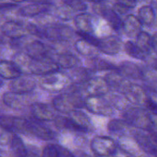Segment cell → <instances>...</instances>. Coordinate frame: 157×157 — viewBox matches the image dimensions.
Returning a JSON list of instances; mask_svg holds the SVG:
<instances>
[{
    "label": "cell",
    "mask_w": 157,
    "mask_h": 157,
    "mask_svg": "<svg viewBox=\"0 0 157 157\" xmlns=\"http://www.w3.org/2000/svg\"><path fill=\"white\" fill-rule=\"evenodd\" d=\"M86 98H83L81 91L72 90L55 97L52 100V106L62 113H68L80 109L85 107Z\"/></svg>",
    "instance_id": "1"
},
{
    "label": "cell",
    "mask_w": 157,
    "mask_h": 157,
    "mask_svg": "<svg viewBox=\"0 0 157 157\" xmlns=\"http://www.w3.org/2000/svg\"><path fill=\"white\" fill-rule=\"evenodd\" d=\"M124 121L132 127L151 132L155 123L150 115L144 109L139 108H130L123 114Z\"/></svg>",
    "instance_id": "2"
},
{
    "label": "cell",
    "mask_w": 157,
    "mask_h": 157,
    "mask_svg": "<svg viewBox=\"0 0 157 157\" xmlns=\"http://www.w3.org/2000/svg\"><path fill=\"white\" fill-rule=\"evenodd\" d=\"M39 84L40 87L46 91L57 92L69 88L72 81L67 75L60 72H55L41 76Z\"/></svg>",
    "instance_id": "3"
},
{
    "label": "cell",
    "mask_w": 157,
    "mask_h": 157,
    "mask_svg": "<svg viewBox=\"0 0 157 157\" xmlns=\"http://www.w3.org/2000/svg\"><path fill=\"white\" fill-rule=\"evenodd\" d=\"M43 39L52 42H62L71 40L75 33L70 27L60 23H50L42 27Z\"/></svg>",
    "instance_id": "4"
},
{
    "label": "cell",
    "mask_w": 157,
    "mask_h": 157,
    "mask_svg": "<svg viewBox=\"0 0 157 157\" xmlns=\"http://www.w3.org/2000/svg\"><path fill=\"white\" fill-rule=\"evenodd\" d=\"M93 10L103 19H105L112 29L116 31L122 29L123 20L121 19V15H119L112 6H109L103 2H99L94 4Z\"/></svg>",
    "instance_id": "5"
},
{
    "label": "cell",
    "mask_w": 157,
    "mask_h": 157,
    "mask_svg": "<svg viewBox=\"0 0 157 157\" xmlns=\"http://www.w3.org/2000/svg\"><path fill=\"white\" fill-rule=\"evenodd\" d=\"M60 66L58 63L51 57H46L41 60H34L31 58L28 66L27 74L43 76L52 73L58 72Z\"/></svg>",
    "instance_id": "6"
},
{
    "label": "cell",
    "mask_w": 157,
    "mask_h": 157,
    "mask_svg": "<svg viewBox=\"0 0 157 157\" xmlns=\"http://www.w3.org/2000/svg\"><path fill=\"white\" fill-rule=\"evenodd\" d=\"M85 108L91 113L97 115L109 116L113 112L112 105L109 99L103 96L87 97L85 102Z\"/></svg>",
    "instance_id": "7"
},
{
    "label": "cell",
    "mask_w": 157,
    "mask_h": 157,
    "mask_svg": "<svg viewBox=\"0 0 157 157\" xmlns=\"http://www.w3.org/2000/svg\"><path fill=\"white\" fill-rule=\"evenodd\" d=\"M92 152L100 157H109L114 155L117 153L116 143L107 136H97L95 137L90 144Z\"/></svg>",
    "instance_id": "8"
},
{
    "label": "cell",
    "mask_w": 157,
    "mask_h": 157,
    "mask_svg": "<svg viewBox=\"0 0 157 157\" xmlns=\"http://www.w3.org/2000/svg\"><path fill=\"white\" fill-rule=\"evenodd\" d=\"M2 38L6 40H19L25 38L28 34L26 26L17 20H6L1 25Z\"/></svg>",
    "instance_id": "9"
},
{
    "label": "cell",
    "mask_w": 157,
    "mask_h": 157,
    "mask_svg": "<svg viewBox=\"0 0 157 157\" xmlns=\"http://www.w3.org/2000/svg\"><path fill=\"white\" fill-rule=\"evenodd\" d=\"M26 133L34 135L44 141H51L55 138V133L42 121L36 119L27 120Z\"/></svg>",
    "instance_id": "10"
},
{
    "label": "cell",
    "mask_w": 157,
    "mask_h": 157,
    "mask_svg": "<svg viewBox=\"0 0 157 157\" xmlns=\"http://www.w3.org/2000/svg\"><path fill=\"white\" fill-rule=\"evenodd\" d=\"M110 86L105 79V77L95 76L90 78L88 81L83 84L84 93L88 95V97L92 96H104L109 93L110 89Z\"/></svg>",
    "instance_id": "11"
},
{
    "label": "cell",
    "mask_w": 157,
    "mask_h": 157,
    "mask_svg": "<svg viewBox=\"0 0 157 157\" xmlns=\"http://www.w3.org/2000/svg\"><path fill=\"white\" fill-rule=\"evenodd\" d=\"M123 95L129 100L130 103L134 105L145 106L150 98L147 96V92L140 86L129 83L122 90Z\"/></svg>",
    "instance_id": "12"
},
{
    "label": "cell",
    "mask_w": 157,
    "mask_h": 157,
    "mask_svg": "<svg viewBox=\"0 0 157 157\" xmlns=\"http://www.w3.org/2000/svg\"><path fill=\"white\" fill-rule=\"evenodd\" d=\"M30 111L34 119L40 121H55V119L58 117L57 110L53 106L41 102L32 103L30 106Z\"/></svg>",
    "instance_id": "13"
},
{
    "label": "cell",
    "mask_w": 157,
    "mask_h": 157,
    "mask_svg": "<svg viewBox=\"0 0 157 157\" xmlns=\"http://www.w3.org/2000/svg\"><path fill=\"white\" fill-rule=\"evenodd\" d=\"M36 86L37 82L34 78L29 75H21L16 79L10 80L8 89L9 91L17 94H29L35 89Z\"/></svg>",
    "instance_id": "14"
},
{
    "label": "cell",
    "mask_w": 157,
    "mask_h": 157,
    "mask_svg": "<svg viewBox=\"0 0 157 157\" xmlns=\"http://www.w3.org/2000/svg\"><path fill=\"white\" fill-rule=\"evenodd\" d=\"M1 127L2 130L8 132L10 133H26V122L27 120L9 116V115H2L1 116Z\"/></svg>",
    "instance_id": "15"
},
{
    "label": "cell",
    "mask_w": 157,
    "mask_h": 157,
    "mask_svg": "<svg viewBox=\"0 0 157 157\" xmlns=\"http://www.w3.org/2000/svg\"><path fill=\"white\" fill-rule=\"evenodd\" d=\"M121 40L119 36L109 35L100 40L98 46L99 52L107 55H116L121 49Z\"/></svg>",
    "instance_id": "16"
},
{
    "label": "cell",
    "mask_w": 157,
    "mask_h": 157,
    "mask_svg": "<svg viewBox=\"0 0 157 157\" xmlns=\"http://www.w3.org/2000/svg\"><path fill=\"white\" fill-rule=\"evenodd\" d=\"M3 103L14 109H21L29 104V98L28 94H17L14 92H6L2 96Z\"/></svg>",
    "instance_id": "17"
},
{
    "label": "cell",
    "mask_w": 157,
    "mask_h": 157,
    "mask_svg": "<svg viewBox=\"0 0 157 157\" xmlns=\"http://www.w3.org/2000/svg\"><path fill=\"white\" fill-rule=\"evenodd\" d=\"M52 4L30 3L23 6H19L17 9V14L24 17H33L40 14L48 13L52 9Z\"/></svg>",
    "instance_id": "18"
},
{
    "label": "cell",
    "mask_w": 157,
    "mask_h": 157,
    "mask_svg": "<svg viewBox=\"0 0 157 157\" xmlns=\"http://www.w3.org/2000/svg\"><path fill=\"white\" fill-rule=\"evenodd\" d=\"M25 52L34 60H41L49 57V50L47 46L38 40L28 42L25 45Z\"/></svg>",
    "instance_id": "19"
},
{
    "label": "cell",
    "mask_w": 157,
    "mask_h": 157,
    "mask_svg": "<svg viewBox=\"0 0 157 157\" xmlns=\"http://www.w3.org/2000/svg\"><path fill=\"white\" fill-rule=\"evenodd\" d=\"M142 22L138 17L129 14L123 19L122 30L129 38H137L138 35L143 31L142 30Z\"/></svg>",
    "instance_id": "20"
},
{
    "label": "cell",
    "mask_w": 157,
    "mask_h": 157,
    "mask_svg": "<svg viewBox=\"0 0 157 157\" xmlns=\"http://www.w3.org/2000/svg\"><path fill=\"white\" fill-rule=\"evenodd\" d=\"M75 26L77 31L94 34V17L86 12L77 14L74 17Z\"/></svg>",
    "instance_id": "21"
},
{
    "label": "cell",
    "mask_w": 157,
    "mask_h": 157,
    "mask_svg": "<svg viewBox=\"0 0 157 157\" xmlns=\"http://www.w3.org/2000/svg\"><path fill=\"white\" fill-rule=\"evenodd\" d=\"M119 72L124 76L132 79H144L145 72L136 63L126 61L122 62L119 66Z\"/></svg>",
    "instance_id": "22"
},
{
    "label": "cell",
    "mask_w": 157,
    "mask_h": 157,
    "mask_svg": "<svg viewBox=\"0 0 157 157\" xmlns=\"http://www.w3.org/2000/svg\"><path fill=\"white\" fill-rule=\"evenodd\" d=\"M20 68L13 62L7 60H2L0 63V75L2 78L13 80L22 75Z\"/></svg>",
    "instance_id": "23"
},
{
    "label": "cell",
    "mask_w": 157,
    "mask_h": 157,
    "mask_svg": "<svg viewBox=\"0 0 157 157\" xmlns=\"http://www.w3.org/2000/svg\"><path fill=\"white\" fill-rule=\"evenodd\" d=\"M54 123L58 128H61V129H66V130H70V131L77 132H89V130L80 125L71 116L69 117L58 116L55 119Z\"/></svg>",
    "instance_id": "24"
},
{
    "label": "cell",
    "mask_w": 157,
    "mask_h": 157,
    "mask_svg": "<svg viewBox=\"0 0 157 157\" xmlns=\"http://www.w3.org/2000/svg\"><path fill=\"white\" fill-rule=\"evenodd\" d=\"M55 62L58 63L60 68L68 70L79 67L81 63L79 58L71 52H60L56 54Z\"/></svg>",
    "instance_id": "25"
},
{
    "label": "cell",
    "mask_w": 157,
    "mask_h": 157,
    "mask_svg": "<svg viewBox=\"0 0 157 157\" xmlns=\"http://www.w3.org/2000/svg\"><path fill=\"white\" fill-rule=\"evenodd\" d=\"M87 68L94 71H119V67L115 64L109 63L107 60L101 59L98 56L88 58L87 60Z\"/></svg>",
    "instance_id": "26"
},
{
    "label": "cell",
    "mask_w": 157,
    "mask_h": 157,
    "mask_svg": "<svg viewBox=\"0 0 157 157\" xmlns=\"http://www.w3.org/2000/svg\"><path fill=\"white\" fill-rule=\"evenodd\" d=\"M92 73L93 71L89 68L85 67H76L74 69H70V73L67 75L69 78L71 79L72 83L74 84H84L86 81H88L90 78H92Z\"/></svg>",
    "instance_id": "27"
},
{
    "label": "cell",
    "mask_w": 157,
    "mask_h": 157,
    "mask_svg": "<svg viewBox=\"0 0 157 157\" xmlns=\"http://www.w3.org/2000/svg\"><path fill=\"white\" fill-rule=\"evenodd\" d=\"M41 157H75L65 147L59 144H48L44 147Z\"/></svg>",
    "instance_id": "28"
},
{
    "label": "cell",
    "mask_w": 157,
    "mask_h": 157,
    "mask_svg": "<svg viewBox=\"0 0 157 157\" xmlns=\"http://www.w3.org/2000/svg\"><path fill=\"white\" fill-rule=\"evenodd\" d=\"M75 49L79 54H81L85 57H87V58L97 56L98 52H99L98 47L94 46L93 44L89 43L88 41H86L83 39L77 40L75 42Z\"/></svg>",
    "instance_id": "29"
},
{
    "label": "cell",
    "mask_w": 157,
    "mask_h": 157,
    "mask_svg": "<svg viewBox=\"0 0 157 157\" xmlns=\"http://www.w3.org/2000/svg\"><path fill=\"white\" fill-rule=\"evenodd\" d=\"M105 79L110 86V87L123 90L124 87L130 83L126 80V77H124L119 71H111L109 74L106 75Z\"/></svg>",
    "instance_id": "30"
},
{
    "label": "cell",
    "mask_w": 157,
    "mask_h": 157,
    "mask_svg": "<svg viewBox=\"0 0 157 157\" xmlns=\"http://www.w3.org/2000/svg\"><path fill=\"white\" fill-rule=\"evenodd\" d=\"M137 17L143 25L151 27L154 25L155 20V11L151 6L144 5V6H141L140 9L138 10Z\"/></svg>",
    "instance_id": "31"
},
{
    "label": "cell",
    "mask_w": 157,
    "mask_h": 157,
    "mask_svg": "<svg viewBox=\"0 0 157 157\" xmlns=\"http://www.w3.org/2000/svg\"><path fill=\"white\" fill-rule=\"evenodd\" d=\"M124 51L129 56L137 60L144 61L148 56V54L136 42L132 40H128L124 43Z\"/></svg>",
    "instance_id": "32"
},
{
    "label": "cell",
    "mask_w": 157,
    "mask_h": 157,
    "mask_svg": "<svg viewBox=\"0 0 157 157\" xmlns=\"http://www.w3.org/2000/svg\"><path fill=\"white\" fill-rule=\"evenodd\" d=\"M9 146L16 157H28L29 150L28 146H26L19 136L17 134H13L9 143Z\"/></svg>",
    "instance_id": "33"
},
{
    "label": "cell",
    "mask_w": 157,
    "mask_h": 157,
    "mask_svg": "<svg viewBox=\"0 0 157 157\" xmlns=\"http://www.w3.org/2000/svg\"><path fill=\"white\" fill-rule=\"evenodd\" d=\"M136 43L147 53L150 54L154 51L153 36L146 31H142L136 38Z\"/></svg>",
    "instance_id": "34"
},
{
    "label": "cell",
    "mask_w": 157,
    "mask_h": 157,
    "mask_svg": "<svg viewBox=\"0 0 157 157\" xmlns=\"http://www.w3.org/2000/svg\"><path fill=\"white\" fill-rule=\"evenodd\" d=\"M62 5L73 14H80L87 9V5L84 0H61Z\"/></svg>",
    "instance_id": "35"
},
{
    "label": "cell",
    "mask_w": 157,
    "mask_h": 157,
    "mask_svg": "<svg viewBox=\"0 0 157 157\" xmlns=\"http://www.w3.org/2000/svg\"><path fill=\"white\" fill-rule=\"evenodd\" d=\"M69 116H71L74 120H75L80 125H82L83 127L86 128L87 130L90 131L91 128V121L89 120V118L80 109H76L73 112H71L69 114Z\"/></svg>",
    "instance_id": "36"
},
{
    "label": "cell",
    "mask_w": 157,
    "mask_h": 157,
    "mask_svg": "<svg viewBox=\"0 0 157 157\" xmlns=\"http://www.w3.org/2000/svg\"><path fill=\"white\" fill-rule=\"evenodd\" d=\"M109 102L111 103L112 107L117 108L118 109H128V103L129 100L125 98V96L121 95H111L109 98Z\"/></svg>",
    "instance_id": "37"
},
{
    "label": "cell",
    "mask_w": 157,
    "mask_h": 157,
    "mask_svg": "<svg viewBox=\"0 0 157 157\" xmlns=\"http://www.w3.org/2000/svg\"><path fill=\"white\" fill-rule=\"evenodd\" d=\"M127 126H129V124L124 121V120H112L108 123V130L110 132L113 133H118V132H124L127 128Z\"/></svg>",
    "instance_id": "38"
},
{
    "label": "cell",
    "mask_w": 157,
    "mask_h": 157,
    "mask_svg": "<svg viewBox=\"0 0 157 157\" xmlns=\"http://www.w3.org/2000/svg\"><path fill=\"white\" fill-rule=\"evenodd\" d=\"M75 33H76V34H77L81 39H83V40H85L88 41L89 43L93 44L94 46H96V47H98V46L100 40H99V39H98L94 34L86 33V32H81V31H77V30L75 31Z\"/></svg>",
    "instance_id": "39"
},
{
    "label": "cell",
    "mask_w": 157,
    "mask_h": 157,
    "mask_svg": "<svg viewBox=\"0 0 157 157\" xmlns=\"http://www.w3.org/2000/svg\"><path fill=\"white\" fill-rule=\"evenodd\" d=\"M112 7L114 8V10H115L119 15H125V14H128V13L130 12V10H131L130 8H128V7L122 6V5H120V4H118V3H115V4L113 5Z\"/></svg>",
    "instance_id": "40"
},
{
    "label": "cell",
    "mask_w": 157,
    "mask_h": 157,
    "mask_svg": "<svg viewBox=\"0 0 157 157\" xmlns=\"http://www.w3.org/2000/svg\"><path fill=\"white\" fill-rule=\"evenodd\" d=\"M115 3H118L130 9H132L136 6V4L138 3V1L137 0H116Z\"/></svg>",
    "instance_id": "41"
},
{
    "label": "cell",
    "mask_w": 157,
    "mask_h": 157,
    "mask_svg": "<svg viewBox=\"0 0 157 157\" xmlns=\"http://www.w3.org/2000/svg\"><path fill=\"white\" fill-rule=\"evenodd\" d=\"M153 44H154V51L157 54V31L153 35Z\"/></svg>",
    "instance_id": "42"
},
{
    "label": "cell",
    "mask_w": 157,
    "mask_h": 157,
    "mask_svg": "<svg viewBox=\"0 0 157 157\" xmlns=\"http://www.w3.org/2000/svg\"><path fill=\"white\" fill-rule=\"evenodd\" d=\"M150 64H151V66H152L153 69H155V71H157V56L156 57H154V58L151 60Z\"/></svg>",
    "instance_id": "43"
},
{
    "label": "cell",
    "mask_w": 157,
    "mask_h": 157,
    "mask_svg": "<svg viewBox=\"0 0 157 157\" xmlns=\"http://www.w3.org/2000/svg\"><path fill=\"white\" fill-rule=\"evenodd\" d=\"M11 2H13V3H21V2H25V1H29V0H10Z\"/></svg>",
    "instance_id": "44"
},
{
    "label": "cell",
    "mask_w": 157,
    "mask_h": 157,
    "mask_svg": "<svg viewBox=\"0 0 157 157\" xmlns=\"http://www.w3.org/2000/svg\"><path fill=\"white\" fill-rule=\"evenodd\" d=\"M89 2H93V3H99V2H103L104 0H86Z\"/></svg>",
    "instance_id": "45"
},
{
    "label": "cell",
    "mask_w": 157,
    "mask_h": 157,
    "mask_svg": "<svg viewBox=\"0 0 157 157\" xmlns=\"http://www.w3.org/2000/svg\"><path fill=\"white\" fill-rule=\"evenodd\" d=\"M138 2H144V1H147V0H137Z\"/></svg>",
    "instance_id": "46"
},
{
    "label": "cell",
    "mask_w": 157,
    "mask_h": 157,
    "mask_svg": "<svg viewBox=\"0 0 157 157\" xmlns=\"http://www.w3.org/2000/svg\"><path fill=\"white\" fill-rule=\"evenodd\" d=\"M155 157H157V150L155 151Z\"/></svg>",
    "instance_id": "47"
}]
</instances>
